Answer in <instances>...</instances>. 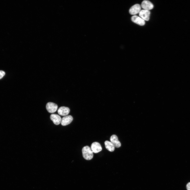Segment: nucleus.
Returning a JSON list of instances; mask_svg holds the SVG:
<instances>
[{
  "mask_svg": "<svg viewBox=\"0 0 190 190\" xmlns=\"http://www.w3.org/2000/svg\"><path fill=\"white\" fill-rule=\"evenodd\" d=\"M83 157L87 160H91L93 157V152L91 148L88 146L84 147L82 150Z\"/></svg>",
  "mask_w": 190,
  "mask_h": 190,
  "instance_id": "obj_1",
  "label": "nucleus"
},
{
  "mask_svg": "<svg viewBox=\"0 0 190 190\" xmlns=\"http://www.w3.org/2000/svg\"><path fill=\"white\" fill-rule=\"evenodd\" d=\"M58 105L52 102L48 103L46 105V108L48 112L52 113L55 112L57 110Z\"/></svg>",
  "mask_w": 190,
  "mask_h": 190,
  "instance_id": "obj_2",
  "label": "nucleus"
},
{
  "mask_svg": "<svg viewBox=\"0 0 190 190\" xmlns=\"http://www.w3.org/2000/svg\"><path fill=\"white\" fill-rule=\"evenodd\" d=\"M91 148L93 152L95 153L99 152L102 149L100 144L97 142H94L92 144Z\"/></svg>",
  "mask_w": 190,
  "mask_h": 190,
  "instance_id": "obj_3",
  "label": "nucleus"
},
{
  "mask_svg": "<svg viewBox=\"0 0 190 190\" xmlns=\"http://www.w3.org/2000/svg\"><path fill=\"white\" fill-rule=\"evenodd\" d=\"M139 13V16L143 20L146 21L149 20L150 14L149 10H141Z\"/></svg>",
  "mask_w": 190,
  "mask_h": 190,
  "instance_id": "obj_4",
  "label": "nucleus"
},
{
  "mask_svg": "<svg viewBox=\"0 0 190 190\" xmlns=\"http://www.w3.org/2000/svg\"><path fill=\"white\" fill-rule=\"evenodd\" d=\"M141 7L139 4H136L132 6L129 10L130 13L131 15H135L139 13Z\"/></svg>",
  "mask_w": 190,
  "mask_h": 190,
  "instance_id": "obj_5",
  "label": "nucleus"
},
{
  "mask_svg": "<svg viewBox=\"0 0 190 190\" xmlns=\"http://www.w3.org/2000/svg\"><path fill=\"white\" fill-rule=\"evenodd\" d=\"M141 6L144 10H148L152 9L154 7L153 4L150 1L146 0H144L142 2Z\"/></svg>",
  "mask_w": 190,
  "mask_h": 190,
  "instance_id": "obj_6",
  "label": "nucleus"
},
{
  "mask_svg": "<svg viewBox=\"0 0 190 190\" xmlns=\"http://www.w3.org/2000/svg\"><path fill=\"white\" fill-rule=\"evenodd\" d=\"M73 120V117L71 115L64 116L61 118V124L63 126L67 125L70 124Z\"/></svg>",
  "mask_w": 190,
  "mask_h": 190,
  "instance_id": "obj_7",
  "label": "nucleus"
},
{
  "mask_svg": "<svg viewBox=\"0 0 190 190\" xmlns=\"http://www.w3.org/2000/svg\"><path fill=\"white\" fill-rule=\"evenodd\" d=\"M131 20L134 23L140 26L144 25L145 23L144 20L136 15L132 16L131 18Z\"/></svg>",
  "mask_w": 190,
  "mask_h": 190,
  "instance_id": "obj_8",
  "label": "nucleus"
},
{
  "mask_svg": "<svg viewBox=\"0 0 190 190\" xmlns=\"http://www.w3.org/2000/svg\"><path fill=\"white\" fill-rule=\"evenodd\" d=\"M70 110L68 107L62 106L59 107L58 110V112L60 115L65 116L67 115L70 112Z\"/></svg>",
  "mask_w": 190,
  "mask_h": 190,
  "instance_id": "obj_9",
  "label": "nucleus"
},
{
  "mask_svg": "<svg viewBox=\"0 0 190 190\" xmlns=\"http://www.w3.org/2000/svg\"><path fill=\"white\" fill-rule=\"evenodd\" d=\"M50 118L55 125H59L61 122V118L58 115L56 114H52L50 116Z\"/></svg>",
  "mask_w": 190,
  "mask_h": 190,
  "instance_id": "obj_10",
  "label": "nucleus"
},
{
  "mask_svg": "<svg viewBox=\"0 0 190 190\" xmlns=\"http://www.w3.org/2000/svg\"><path fill=\"white\" fill-rule=\"evenodd\" d=\"M110 141L114 145L115 147L118 148L120 147L121 144L118 140L117 136L115 135H112L110 138Z\"/></svg>",
  "mask_w": 190,
  "mask_h": 190,
  "instance_id": "obj_11",
  "label": "nucleus"
},
{
  "mask_svg": "<svg viewBox=\"0 0 190 190\" xmlns=\"http://www.w3.org/2000/svg\"><path fill=\"white\" fill-rule=\"evenodd\" d=\"M104 144L106 148L109 151L112 152L114 150L115 146L111 141H106L104 142Z\"/></svg>",
  "mask_w": 190,
  "mask_h": 190,
  "instance_id": "obj_12",
  "label": "nucleus"
},
{
  "mask_svg": "<svg viewBox=\"0 0 190 190\" xmlns=\"http://www.w3.org/2000/svg\"><path fill=\"white\" fill-rule=\"evenodd\" d=\"M5 73L3 71L0 70V79L2 78L5 75Z\"/></svg>",
  "mask_w": 190,
  "mask_h": 190,
  "instance_id": "obj_13",
  "label": "nucleus"
},
{
  "mask_svg": "<svg viewBox=\"0 0 190 190\" xmlns=\"http://www.w3.org/2000/svg\"><path fill=\"white\" fill-rule=\"evenodd\" d=\"M186 188L187 190H190V182L188 183L187 184Z\"/></svg>",
  "mask_w": 190,
  "mask_h": 190,
  "instance_id": "obj_14",
  "label": "nucleus"
}]
</instances>
